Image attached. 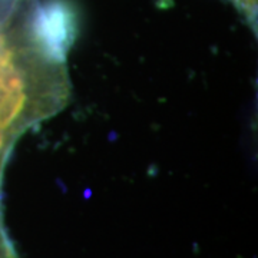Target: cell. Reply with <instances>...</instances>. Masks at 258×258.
Listing matches in <instances>:
<instances>
[{
	"label": "cell",
	"instance_id": "obj_1",
	"mask_svg": "<svg viewBox=\"0 0 258 258\" xmlns=\"http://www.w3.org/2000/svg\"><path fill=\"white\" fill-rule=\"evenodd\" d=\"M35 5L37 0H30L18 18L0 30V131L10 138L15 131L25 126L26 120L36 119V113L30 111L35 108L32 103V79L23 62V50L19 49L23 39L19 37L20 32L28 19L30 20L29 16L36 8Z\"/></svg>",
	"mask_w": 258,
	"mask_h": 258
},
{
	"label": "cell",
	"instance_id": "obj_2",
	"mask_svg": "<svg viewBox=\"0 0 258 258\" xmlns=\"http://www.w3.org/2000/svg\"><path fill=\"white\" fill-rule=\"evenodd\" d=\"M30 0H0V30L9 26Z\"/></svg>",
	"mask_w": 258,
	"mask_h": 258
},
{
	"label": "cell",
	"instance_id": "obj_3",
	"mask_svg": "<svg viewBox=\"0 0 258 258\" xmlns=\"http://www.w3.org/2000/svg\"><path fill=\"white\" fill-rule=\"evenodd\" d=\"M245 16L252 26L257 25V0H228Z\"/></svg>",
	"mask_w": 258,
	"mask_h": 258
}]
</instances>
